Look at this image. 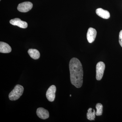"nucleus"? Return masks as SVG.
Returning a JSON list of instances; mask_svg holds the SVG:
<instances>
[{"label": "nucleus", "mask_w": 122, "mask_h": 122, "mask_svg": "<svg viewBox=\"0 0 122 122\" xmlns=\"http://www.w3.org/2000/svg\"><path fill=\"white\" fill-rule=\"evenodd\" d=\"M69 66L71 83L77 88H80L83 83L82 65L78 59L73 58L70 61Z\"/></svg>", "instance_id": "1"}, {"label": "nucleus", "mask_w": 122, "mask_h": 122, "mask_svg": "<svg viewBox=\"0 0 122 122\" xmlns=\"http://www.w3.org/2000/svg\"><path fill=\"white\" fill-rule=\"evenodd\" d=\"M24 91V87L23 86L20 85H16L14 89L9 94L10 100L12 101L17 100L22 95Z\"/></svg>", "instance_id": "2"}, {"label": "nucleus", "mask_w": 122, "mask_h": 122, "mask_svg": "<svg viewBox=\"0 0 122 122\" xmlns=\"http://www.w3.org/2000/svg\"><path fill=\"white\" fill-rule=\"evenodd\" d=\"M105 63L100 61L97 63L96 66V79L97 81H100L102 78L105 70Z\"/></svg>", "instance_id": "3"}, {"label": "nucleus", "mask_w": 122, "mask_h": 122, "mask_svg": "<svg viewBox=\"0 0 122 122\" xmlns=\"http://www.w3.org/2000/svg\"><path fill=\"white\" fill-rule=\"evenodd\" d=\"M33 4L31 2L26 1L20 3L18 5L17 10L21 12H26L30 11L33 7Z\"/></svg>", "instance_id": "4"}, {"label": "nucleus", "mask_w": 122, "mask_h": 122, "mask_svg": "<svg viewBox=\"0 0 122 122\" xmlns=\"http://www.w3.org/2000/svg\"><path fill=\"white\" fill-rule=\"evenodd\" d=\"M56 88L55 85L51 86L47 90L46 93V98L49 102H53L55 98V93Z\"/></svg>", "instance_id": "5"}, {"label": "nucleus", "mask_w": 122, "mask_h": 122, "mask_svg": "<svg viewBox=\"0 0 122 122\" xmlns=\"http://www.w3.org/2000/svg\"><path fill=\"white\" fill-rule=\"evenodd\" d=\"M10 22L13 25L17 26L21 28H26L28 26L27 22L23 21L20 18H15L14 19H12L10 20Z\"/></svg>", "instance_id": "6"}, {"label": "nucleus", "mask_w": 122, "mask_h": 122, "mask_svg": "<svg viewBox=\"0 0 122 122\" xmlns=\"http://www.w3.org/2000/svg\"><path fill=\"white\" fill-rule=\"evenodd\" d=\"M97 35V31L95 29L90 28L88 29L86 35L87 41L89 43H91L94 41Z\"/></svg>", "instance_id": "7"}, {"label": "nucleus", "mask_w": 122, "mask_h": 122, "mask_svg": "<svg viewBox=\"0 0 122 122\" xmlns=\"http://www.w3.org/2000/svg\"><path fill=\"white\" fill-rule=\"evenodd\" d=\"M37 116L42 119H46L49 117V113L47 110L42 107L38 108L36 111Z\"/></svg>", "instance_id": "8"}, {"label": "nucleus", "mask_w": 122, "mask_h": 122, "mask_svg": "<svg viewBox=\"0 0 122 122\" xmlns=\"http://www.w3.org/2000/svg\"><path fill=\"white\" fill-rule=\"evenodd\" d=\"M96 14L103 19H109L110 17V14L109 11L99 8L96 10Z\"/></svg>", "instance_id": "9"}, {"label": "nucleus", "mask_w": 122, "mask_h": 122, "mask_svg": "<svg viewBox=\"0 0 122 122\" xmlns=\"http://www.w3.org/2000/svg\"><path fill=\"white\" fill-rule=\"evenodd\" d=\"M11 51L12 49L8 44L3 42H0V52L8 53L11 52Z\"/></svg>", "instance_id": "10"}, {"label": "nucleus", "mask_w": 122, "mask_h": 122, "mask_svg": "<svg viewBox=\"0 0 122 122\" xmlns=\"http://www.w3.org/2000/svg\"><path fill=\"white\" fill-rule=\"evenodd\" d=\"M28 53L32 58L35 60L39 59L40 57V53L37 50L35 49H30L28 51Z\"/></svg>", "instance_id": "11"}, {"label": "nucleus", "mask_w": 122, "mask_h": 122, "mask_svg": "<svg viewBox=\"0 0 122 122\" xmlns=\"http://www.w3.org/2000/svg\"><path fill=\"white\" fill-rule=\"evenodd\" d=\"M87 118L88 120H94L96 115V112L94 109L90 108L87 110Z\"/></svg>", "instance_id": "12"}, {"label": "nucleus", "mask_w": 122, "mask_h": 122, "mask_svg": "<svg viewBox=\"0 0 122 122\" xmlns=\"http://www.w3.org/2000/svg\"><path fill=\"white\" fill-rule=\"evenodd\" d=\"M96 115L97 116L102 115V113L103 106L101 103H98L96 106Z\"/></svg>", "instance_id": "13"}, {"label": "nucleus", "mask_w": 122, "mask_h": 122, "mask_svg": "<svg viewBox=\"0 0 122 122\" xmlns=\"http://www.w3.org/2000/svg\"><path fill=\"white\" fill-rule=\"evenodd\" d=\"M119 41L120 45L122 47V30L120 31L119 34Z\"/></svg>", "instance_id": "14"}, {"label": "nucleus", "mask_w": 122, "mask_h": 122, "mask_svg": "<svg viewBox=\"0 0 122 122\" xmlns=\"http://www.w3.org/2000/svg\"><path fill=\"white\" fill-rule=\"evenodd\" d=\"M70 97H71V95H70Z\"/></svg>", "instance_id": "15"}, {"label": "nucleus", "mask_w": 122, "mask_h": 122, "mask_svg": "<svg viewBox=\"0 0 122 122\" xmlns=\"http://www.w3.org/2000/svg\"></svg>", "instance_id": "16"}]
</instances>
